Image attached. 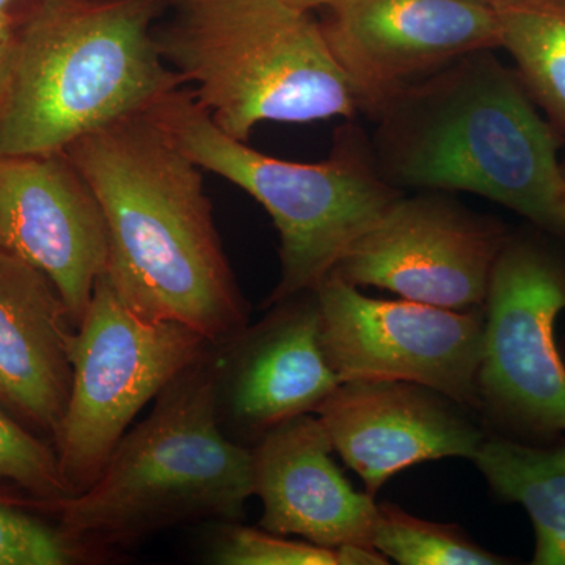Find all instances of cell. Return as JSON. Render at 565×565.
Segmentation results:
<instances>
[{"label": "cell", "instance_id": "cell-1", "mask_svg": "<svg viewBox=\"0 0 565 565\" xmlns=\"http://www.w3.org/2000/svg\"><path fill=\"white\" fill-rule=\"evenodd\" d=\"M102 207L106 278L132 313L178 322L221 348L248 327L202 169L147 114L82 137L65 151Z\"/></svg>", "mask_w": 565, "mask_h": 565}, {"label": "cell", "instance_id": "cell-2", "mask_svg": "<svg viewBox=\"0 0 565 565\" xmlns=\"http://www.w3.org/2000/svg\"><path fill=\"white\" fill-rule=\"evenodd\" d=\"M370 118L375 163L394 188L475 193L565 237L563 136L494 50L408 85Z\"/></svg>", "mask_w": 565, "mask_h": 565}, {"label": "cell", "instance_id": "cell-3", "mask_svg": "<svg viewBox=\"0 0 565 565\" xmlns=\"http://www.w3.org/2000/svg\"><path fill=\"white\" fill-rule=\"evenodd\" d=\"M173 2L36 0L22 10L0 156L63 152L181 88L154 35Z\"/></svg>", "mask_w": 565, "mask_h": 565}, {"label": "cell", "instance_id": "cell-4", "mask_svg": "<svg viewBox=\"0 0 565 565\" xmlns=\"http://www.w3.org/2000/svg\"><path fill=\"white\" fill-rule=\"evenodd\" d=\"M255 497L252 448L218 416V355L211 345L156 397L84 492L46 505L77 556L126 548L182 523L239 522Z\"/></svg>", "mask_w": 565, "mask_h": 565}, {"label": "cell", "instance_id": "cell-5", "mask_svg": "<svg viewBox=\"0 0 565 565\" xmlns=\"http://www.w3.org/2000/svg\"><path fill=\"white\" fill-rule=\"evenodd\" d=\"M159 54L221 131L262 122L353 120L355 95L310 11L282 0H174Z\"/></svg>", "mask_w": 565, "mask_h": 565}, {"label": "cell", "instance_id": "cell-6", "mask_svg": "<svg viewBox=\"0 0 565 565\" xmlns=\"http://www.w3.org/2000/svg\"><path fill=\"white\" fill-rule=\"evenodd\" d=\"M177 147L206 172L253 196L280 234V281L266 307L316 291L353 244L404 195L382 177L359 126L337 132L327 161H282L221 131L178 88L150 110Z\"/></svg>", "mask_w": 565, "mask_h": 565}, {"label": "cell", "instance_id": "cell-7", "mask_svg": "<svg viewBox=\"0 0 565 565\" xmlns=\"http://www.w3.org/2000/svg\"><path fill=\"white\" fill-rule=\"evenodd\" d=\"M211 345L182 323L132 313L99 278L74 334L68 404L52 441L71 497L96 481L141 408Z\"/></svg>", "mask_w": 565, "mask_h": 565}, {"label": "cell", "instance_id": "cell-8", "mask_svg": "<svg viewBox=\"0 0 565 565\" xmlns=\"http://www.w3.org/2000/svg\"><path fill=\"white\" fill-rule=\"evenodd\" d=\"M565 255L541 234L509 233L484 303L479 412L498 434L527 444L565 437Z\"/></svg>", "mask_w": 565, "mask_h": 565}, {"label": "cell", "instance_id": "cell-9", "mask_svg": "<svg viewBox=\"0 0 565 565\" xmlns=\"http://www.w3.org/2000/svg\"><path fill=\"white\" fill-rule=\"evenodd\" d=\"M315 294L323 352L341 382H412L479 412L484 308L373 299L334 275Z\"/></svg>", "mask_w": 565, "mask_h": 565}, {"label": "cell", "instance_id": "cell-10", "mask_svg": "<svg viewBox=\"0 0 565 565\" xmlns=\"http://www.w3.org/2000/svg\"><path fill=\"white\" fill-rule=\"evenodd\" d=\"M503 223L437 191L401 196L334 267L356 288H379L449 310L484 308Z\"/></svg>", "mask_w": 565, "mask_h": 565}, {"label": "cell", "instance_id": "cell-11", "mask_svg": "<svg viewBox=\"0 0 565 565\" xmlns=\"http://www.w3.org/2000/svg\"><path fill=\"white\" fill-rule=\"evenodd\" d=\"M326 10L323 36L367 117L457 58L500 50L489 0H333Z\"/></svg>", "mask_w": 565, "mask_h": 565}, {"label": "cell", "instance_id": "cell-12", "mask_svg": "<svg viewBox=\"0 0 565 565\" xmlns=\"http://www.w3.org/2000/svg\"><path fill=\"white\" fill-rule=\"evenodd\" d=\"M0 250L54 282L77 329L109 248L102 207L65 152L0 156Z\"/></svg>", "mask_w": 565, "mask_h": 565}, {"label": "cell", "instance_id": "cell-13", "mask_svg": "<svg viewBox=\"0 0 565 565\" xmlns=\"http://www.w3.org/2000/svg\"><path fill=\"white\" fill-rule=\"evenodd\" d=\"M468 408L427 386L343 382L318 408L333 451L374 497L394 475L430 460H473L487 435Z\"/></svg>", "mask_w": 565, "mask_h": 565}, {"label": "cell", "instance_id": "cell-14", "mask_svg": "<svg viewBox=\"0 0 565 565\" xmlns=\"http://www.w3.org/2000/svg\"><path fill=\"white\" fill-rule=\"evenodd\" d=\"M218 355V416L258 441L278 424L316 414L343 382L323 352L315 291L273 305Z\"/></svg>", "mask_w": 565, "mask_h": 565}, {"label": "cell", "instance_id": "cell-15", "mask_svg": "<svg viewBox=\"0 0 565 565\" xmlns=\"http://www.w3.org/2000/svg\"><path fill=\"white\" fill-rule=\"evenodd\" d=\"M252 451L263 530L286 537L299 535L333 550L349 544L373 545L377 504L370 493L356 492L341 473L318 415H300L278 424Z\"/></svg>", "mask_w": 565, "mask_h": 565}, {"label": "cell", "instance_id": "cell-16", "mask_svg": "<svg viewBox=\"0 0 565 565\" xmlns=\"http://www.w3.org/2000/svg\"><path fill=\"white\" fill-rule=\"evenodd\" d=\"M74 334L54 282L0 250V407L51 444L68 404Z\"/></svg>", "mask_w": 565, "mask_h": 565}, {"label": "cell", "instance_id": "cell-17", "mask_svg": "<svg viewBox=\"0 0 565 565\" xmlns=\"http://www.w3.org/2000/svg\"><path fill=\"white\" fill-rule=\"evenodd\" d=\"M473 462L493 494L525 509L535 534L534 565H565V437L527 444L487 435Z\"/></svg>", "mask_w": 565, "mask_h": 565}, {"label": "cell", "instance_id": "cell-18", "mask_svg": "<svg viewBox=\"0 0 565 565\" xmlns=\"http://www.w3.org/2000/svg\"><path fill=\"white\" fill-rule=\"evenodd\" d=\"M509 52L535 106L565 137V0H489Z\"/></svg>", "mask_w": 565, "mask_h": 565}, {"label": "cell", "instance_id": "cell-19", "mask_svg": "<svg viewBox=\"0 0 565 565\" xmlns=\"http://www.w3.org/2000/svg\"><path fill=\"white\" fill-rule=\"evenodd\" d=\"M371 544L403 565H505L508 557L487 552L460 527L429 522L392 503L377 504Z\"/></svg>", "mask_w": 565, "mask_h": 565}, {"label": "cell", "instance_id": "cell-20", "mask_svg": "<svg viewBox=\"0 0 565 565\" xmlns=\"http://www.w3.org/2000/svg\"><path fill=\"white\" fill-rule=\"evenodd\" d=\"M0 479L50 505L71 497L51 441L33 434L0 407Z\"/></svg>", "mask_w": 565, "mask_h": 565}, {"label": "cell", "instance_id": "cell-21", "mask_svg": "<svg viewBox=\"0 0 565 565\" xmlns=\"http://www.w3.org/2000/svg\"><path fill=\"white\" fill-rule=\"evenodd\" d=\"M212 561L225 565H338L337 550L289 541L286 535L225 523L212 548Z\"/></svg>", "mask_w": 565, "mask_h": 565}, {"label": "cell", "instance_id": "cell-22", "mask_svg": "<svg viewBox=\"0 0 565 565\" xmlns=\"http://www.w3.org/2000/svg\"><path fill=\"white\" fill-rule=\"evenodd\" d=\"M76 557L57 527L0 501V565H65Z\"/></svg>", "mask_w": 565, "mask_h": 565}, {"label": "cell", "instance_id": "cell-23", "mask_svg": "<svg viewBox=\"0 0 565 565\" xmlns=\"http://www.w3.org/2000/svg\"><path fill=\"white\" fill-rule=\"evenodd\" d=\"M338 565H386L388 557L373 545L349 544L337 548Z\"/></svg>", "mask_w": 565, "mask_h": 565}, {"label": "cell", "instance_id": "cell-24", "mask_svg": "<svg viewBox=\"0 0 565 565\" xmlns=\"http://www.w3.org/2000/svg\"><path fill=\"white\" fill-rule=\"evenodd\" d=\"M14 61V36L0 43V107L9 90L11 68Z\"/></svg>", "mask_w": 565, "mask_h": 565}, {"label": "cell", "instance_id": "cell-25", "mask_svg": "<svg viewBox=\"0 0 565 565\" xmlns=\"http://www.w3.org/2000/svg\"><path fill=\"white\" fill-rule=\"evenodd\" d=\"M20 13H6L0 11V43L11 40L17 33L18 22H20Z\"/></svg>", "mask_w": 565, "mask_h": 565}, {"label": "cell", "instance_id": "cell-26", "mask_svg": "<svg viewBox=\"0 0 565 565\" xmlns=\"http://www.w3.org/2000/svg\"><path fill=\"white\" fill-rule=\"evenodd\" d=\"M282 2L289 3L294 9L303 11H313L318 9H326L333 0H282Z\"/></svg>", "mask_w": 565, "mask_h": 565}, {"label": "cell", "instance_id": "cell-27", "mask_svg": "<svg viewBox=\"0 0 565 565\" xmlns=\"http://www.w3.org/2000/svg\"><path fill=\"white\" fill-rule=\"evenodd\" d=\"M33 2H36V0H0V11L20 13V11L28 9Z\"/></svg>", "mask_w": 565, "mask_h": 565}, {"label": "cell", "instance_id": "cell-28", "mask_svg": "<svg viewBox=\"0 0 565 565\" xmlns=\"http://www.w3.org/2000/svg\"><path fill=\"white\" fill-rule=\"evenodd\" d=\"M561 352H563V356H564V360H565V340H564L563 345H561Z\"/></svg>", "mask_w": 565, "mask_h": 565}, {"label": "cell", "instance_id": "cell-29", "mask_svg": "<svg viewBox=\"0 0 565 565\" xmlns=\"http://www.w3.org/2000/svg\"><path fill=\"white\" fill-rule=\"evenodd\" d=\"M563 163H564V173H565V162H563Z\"/></svg>", "mask_w": 565, "mask_h": 565}]
</instances>
